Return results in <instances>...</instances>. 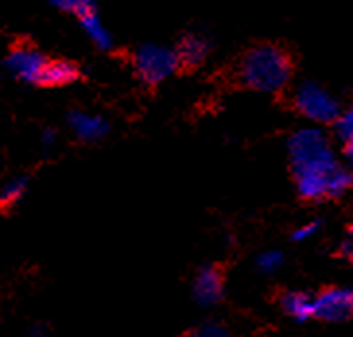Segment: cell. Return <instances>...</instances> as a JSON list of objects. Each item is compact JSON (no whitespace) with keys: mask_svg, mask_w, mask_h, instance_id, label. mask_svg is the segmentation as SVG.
I'll list each match as a JSON object with an SVG mask.
<instances>
[{"mask_svg":"<svg viewBox=\"0 0 353 337\" xmlns=\"http://www.w3.org/2000/svg\"><path fill=\"white\" fill-rule=\"evenodd\" d=\"M68 124H70V128H72L80 142H97L109 132V124H107L105 119L82 111L68 112Z\"/></svg>","mask_w":353,"mask_h":337,"instance_id":"9","label":"cell"},{"mask_svg":"<svg viewBox=\"0 0 353 337\" xmlns=\"http://www.w3.org/2000/svg\"><path fill=\"white\" fill-rule=\"evenodd\" d=\"M173 49L179 59V66L185 70H194L208 59L210 51H212V41L204 33L192 31V33H185Z\"/></svg>","mask_w":353,"mask_h":337,"instance_id":"8","label":"cell"},{"mask_svg":"<svg viewBox=\"0 0 353 337\" xmlns=\"http://www.w3.org/2000/svg\"><path fill=\"white\" fill-rule=\"evenodd\" d=\"M54 8H59L61 12L72 14L76 18H82L90 12L97 10L95 0H49Z\"/></svg>","mask_w":353,"mask_h":337,"instance_id":"15","label":"cell"},{"mask_svg":"<svg viewBox=\"0 0 353 337\" xmlns=\"http://www.w3.org/2000/svg\"><path fill=\"white\" fill-rule=\"evenodd\" d=\"M78 20H80L83 33L90 37V41L94 43L97 49H101V51H111L113 49V35H111V31L105 28L101 18L97 16V10L90 12L82 18H78Z\"/></svg>","mask_w":353,"mask_h":337,"instance_id":"12","label":"cell"},{"mask_svg":"<svg viewBox=\"0 0 353 337\" xmlns=\"http://www.w3.org/2000/svg\"><path fill=\"white\" fill-rule=\"evenodd\" d=\"M43 145H47V147H49V145H52V143H54V140H57V136H54V132H52V130H45V132H43Z\"/></svg>","mask_w":353,"mask_h":337,"instance_id":"22","label":"cell"},{"mask_svg":"<svg viewBox=\"0 0 353 337\" xmlns=\"http://www.w3.org/2000/svg\"><path fill=\"white\" fill-rule=\"evenodd\" d=\"M340 254L345 258V260H350L353 254V243H352V238L350 236H345L342 241V245H340Z\"/></svg>","mask_w":353,"mask_h":337,"instance_id":"20","label":"cell"},{"mask_svg":"<svg viewBox=\"0 0 353 337\" xmlns=\"http://www.w3.org/2000/svg\"><path fill=\"white\" fill-rule=\"evenodd\" d=\"M293 107L305 119L319 124H332L334 119L340 114V105L336 97L314 82H305L297 88L293 95Z\"/></svg>","mask_w":353,"mask_h":337,"instance_id":"4","label":"cell"},{"mask_svg":"<svg viewBox=\"0 0 353 337\" xmlns=\"http://www.w3.org/2000/svg\"><path fill=\"white\" fill-rule=\"evenodd\" d=\"M352 186V173L347 167L338 165L334 169L330 176H328V184H326V198H342Z\"/></svg>","mask_w":353,"mask_h":337,"instance_id":"13","label":"cell"},{"mask_svg":"<svg viewBox=\"0 0 353 337\" xmlns=\"http://www.w3.org/2000/svg\"><path fill=\"white\" fill-rule=\"evenodd\" d=\"M80 78V68L70 61H49L43 72L41 85L45 88H61L76 82Z\"/></svg>","mask_w":353,"mask_h":337,"instance_id":"10","label":"cell"},{"mask_svg":"<svg viewBox=\"0 0 353 337\" xmlns=\"http://www.w3.org/2000/svg\"><path fill=\"white\" fill-rule=\"evenodd\" d=\"M188 337H233V334L229 331L228 326H223L219 322H204V324L192 327Z\"/></svg>","mask_w":353,"mask_h":337,"instance_id":"17","label":"cell"},{"mask_svg":"<svg viewBox=\"0 0 353 337\" xmlns=\"http://www.w3.org/2000/svg\"><path fill=\"white\" fill-rule=\"evenodd\" d=\"M132 62L138 78L150 88H156L161 82H165L167 78H171L181 68L175 49L156 43L140 45L134 51Z\"/></svg>","mask_w":353,"mask_h":337,"instance_id":"3","label":"cell"},{"mask_svg":"<svg viewBox=\"0 0 353 337\" xmlns=\"http://www.w3.org/2000/svg\"><path fill=\"white\" fill-rule=\"evenodd\" d=\"M49 59L32 45H18L6 57V68L20 82L41 85L43 72Z\"/></svg>","mask_w":353,"mask_h":337,"instance_id":"5","label":"cell"},{"mask_svg":"<svg viewBox=\"0 0 353 337\" xmlns=\"http://www.w3.org/2000/svg\"><path fill=\"white\" fill-rule=\"evenodd\" d=\"M319 227H321V221L319 219H314V221H309V223L301 225L299 229H295L293 231V235L291 238L295 241V243H303V241H309L316 231H319Z\"/></svg>","mask_w":353,"mask_h":337,"instance_id":"19","label":"cell"},{"mask_svg":"<svg viewBox=\"0 0 353 337\" xmlns=\"http://www.w3.org/2000/svg\"><path fill=\"white\" fill-rule=\"evenodd\" d=\"M237 74L241 83L252 92L278 93L290 83L293 61L280 45L260 43L243 54Z\"/></svg>","mask_w":353,"mask_h":337,"instance_id":"2","label":"cell"},{"mask_svg":"<svg viewBox=\"0 0 353 337\" xmlns=\"http://www.w3.org/2000/svg\"><path fill=\"white\" fill-rule=\"evenodd\" d=\"M28 337H51V334H49V329L45 326H35L30 329Z\"/></svg>","mask_w":353,"mask_h":337,"instance_id":"21","label":"cell"},{"mask_svg":"<svg viewBox=\"0 0 353 337\" xmlns=\"http://www.w3.org/2000/svg\"><path fill=\"white\" fill-rule=\"evenodd\" d=\"M28 190V178L26 176H18V178H12L10 183L2 188V194H0V204L12 207L20 202L23 194Z\"/></svg>","mask_w":353,"mask_h":337,"instance_id":"14","label":"cell"},{"mask_svg":"<svg viewBox=\"0 0 353 337\" xmlns=\"http://www.w3.org/2000/svg\"><path fill=\"white\" fill-rule=\"evenodd\" d=\"M192 295L200 307H214L223 296V274L218 266H204L198 269L194 283H192Z\"/></svg>","mask_w":353,"mask_h":337,"instance_id":"7","label":"cell"},{"mask_svg":"<svg viewBox=\"0 0 353 337\" xmlns=\"http://www.w3.org/2000/svg\"><path fill=\"white\" fill-rule=\"evenodd\" d=\"M283 264V254L278 250H266L256 256V267L262 274H276Z\"/></svg>","mask_w":353,"mask_h":337,"instance_id":"18","label":"cell"},{"mask_svg":"<svg viewBox=\"0 0 353 337\" xmlns=\"http://www.w3.org/2000/svg\"><path fill=\"white\" fill-rule=\"evenodd\" d=\"M290 157L299 196L309 202L324 200L328 176L338 167L328 138L319 128H303L291 136Z\"/></svg>","mask_w":353,"mask_h":337,"instance_id":"1","label":"cell"},{"mask_svg":"<svg viewBox=\"0 0 353 337\" xmlns=\"http://www.w3.org/2000/svg\"><path fill=\"white\" fill-rule=\"evenodd\" d=\"M281 308L295 322H307L314 318V298L309 293L303 291H290L281 296Z\"/></svg>","mask_w":353,"mask_h":337,"instance_id":"11","label":"cell"},{"mask_svg":"<svg viewBox=\"0 0 353 337\" xmlns=\"http://www.w3.org/2000/svg\"><path fill=\"white\" fill-rule=\"evenodd\" d=\"M334 124V134L336 138L343 143H352L353 142V112L350 109L345 111H340V114L332 121Z\"/></svg>","mask_w":353,"mask_h":337,"instance_id":"16","label":"cell"},{"mask_svg":"<svg viewBox=\"0 0 353 337\" xmlns=\"http://www.w3.org/2000/svg\"><path fill=\"white\" fill-rule=\"evenodd\" d=\"M312 298H314V318L340 324L352 316L353 293L347 287H330Z\"/></svg>","mask_w":353,"mask_h":337,"instance_id":"6","label":"cell"}]
</instances>
